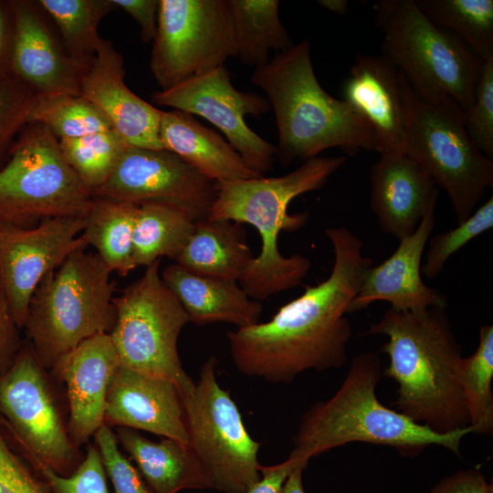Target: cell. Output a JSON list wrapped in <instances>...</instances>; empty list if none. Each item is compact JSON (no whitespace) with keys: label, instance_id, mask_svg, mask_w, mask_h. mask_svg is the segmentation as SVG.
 Returning a JSON list of instances; mask_svg holds the SVG:
<instances>
[{"label":"cell","instance_id":"7c38bea8","mask_svg":"<svg viewBox=\"0 0 493 493\" xmlns=\"http://www.w3.org/2000/svg\"><path fill=\"white\" fill-rule=\"evenodd\" d=\"M236 58L228 0H160L150 68L161 89Z\"/></svg>","mask_w":493,"mask_h":493},{"label":"cell","instance_id":"ac0fdd59","mask_svg":"<svg viewBox=\"0 0 493 493\" xmlns=\"http://www.w3.org/2000/svg\"><path fill=\"white\" fill-rule=\"evenodd\" d=\"M124 61L112 42L101 37L80 79V96L94 104L130 145L161 150L163 110L131 91L124 82Z\"/></svg>","mask_w":493,"mask_h":493},{"label":"cell","instance_id":"9c48e42d","mask_svg":"<svg viewBox=\"0 0 493 493\" xmlns=\"http://www.w3.org/2000/svg\"><path fill=\"white\" fill-rule=\"evenodd\" d=\"M92 200L58 139L41 124L26 125L0 170V222L31 227L48 218L85 217Z\"/></svg>","mask_w":493,"mask_h":493},{"label":"cell","instance_id":"5bb4252c","mask_svg":"<svg viewBox=\"0 0 493 493\" xmlns=\"http://www.w3.org/2000/svg\"><path fill=\"white\" fill-rule=\"evenodd\" d=\"M152 101L205 119L226 136L251 171L263 175L271 170L276 146L253 131L245 120L246 115L258 118L267 113L270 105L265 97L236 89L225 66L155 91Z\"/></svg>","mask_w":493,"mask_h":493},{"label":"cell","instance_id":"6da1fadb","mask_svg":"<svg viewBox=\"0 0 493 493\" xmlns=\"http://www.w3.org/2000/svg\"><path fill=\"white\" fill-rule=\"evenodd\" d=\"M334 260L330 276L307 286L266 322L226 333L229 351L242 374L289 383L308 370L340 368L347 361L352 327L348 309L372 266L363 243L346 227L325 230Z\"/></svg>","mask_w":493,"mask_h":493},{"label":"cell","instance_id":"277c9868","mask_svg":"<svg viewBox=\"0 0 493 493\" xmlns=\"http://www.w3.org/2000/svg\"><path fill=\"white\" fill-rule=\"evenodd\" d=\"M273 110L281 166L308 160L338 147L349 156L374 151L369 122L344 100L328 94L318 81L307 39L255 68L251 76Z\"/></svg>","mask_w":493,"mask_h":493},{"label":"cell","instance_id":"7a4b0ae2","mask_svg":"<svg viewBox=\"0 0 493 493\" xmlns=\"http://www.w3.org/2000/svg\"><path fill=\"white\" fill-rule=\"evenodd\" d=\"M365 334L388 339L379 351L389 357L383 375L398 385L394 410L441 434L470 426L457 379L462 347L446 309H389Z\"/></svg>","mask_w":493,"mask_h":493},{"label":"cell","instance_id":"d4e9b609","mask_svg":"<svg viewBox=\"0 0 493 493\" xmlns=\"http://www.w3.org/2000/svg\"><path fill=\"white\" fill-rule=\"evenodd\" d=\"M159 135L164 150L215 183L263 176L251 171L227 141L189 113L163 111Z\"/></svg>","mask_w":493,"mask_h":493},{"label":"cell","instance_id":"ffe728a7","mask_svg":"<svg viewBox=\"0 0 493 493\" xmlns=\"http://www.w3.org/2000/svg\"><path fill=\"white\" fill-rule=\"evenodd\" d=\"M121 361L109 333L80 342L51 368L65 383L69 406L68 430L78 447L104 425L108 390Z\"/></svg>","mask_w":493,"mask_h":493},{"label":"cell","instance_id":"d6a6232c","mask_svg":"<svg viewBox=\"0 0 493 493\" xmlns=\"http://www.w3.org/2000/svg\"><path fill=\"white\" fill-rule=\"evenodd\" d=\"M457 379L468 412L472 433L490 435L493 432V326L479 329L477 350L462 357Z\"/></svg>","mask_w":493,"mask_h":493},{"label":"cell","instance_id":"8992f818","mask_svg":"<svg viewBox=\"0 0 493 493\" xmlns=\"http://www.w3.org/2000/svg\"><path fill=\"white\" fill-rule=\"evenodd\" d=\"M110 273L96 253L82 246L42 278L23 329L45 369L83 341L111 331L116 311Z\"/></svg>","mask_w":493,"mask_h":493},{"label":"cell","instance_id":"44dd1931","mask_svg":"<svg viewBox=\"0 0 493 493\" xmlns=\"http://www.w3.org/2000/svg\"><path fill=\"white\" fill-rule=\"evenodd\" d=\"M147 431L188 446L183 395L172 382L121 363L110 382L104 423Z\"/></svg>","mask_w":493,"mask_h":493},{"label":"cell","instance_id":"f1b7e54d","mask_svg":"<svg viewBox=\"0 0 493 493\" xmlns=\"http://www.w3.org/2000/svg\"><path fill=\"white\" fill-rule=\"evenodd\" d=\"M236 58L247 66L268 62L270 51L279 53L293 46L282 25L278 0H228Z\"/></svg>","mask_w":493,"mask_h":493},{"label":"cell","instance_id":"4fadbf2b","mask_svg":"<svg viewBox=\"0 0 493 493\" xmlns=\"http://www.w3.org/2000/svg\"><path fill=\"white\" fill-rule=\"evenodd\" d=\"M45 370L31 348L23 346L13 365L0 377V425L13 435L30 463L68 476L82 460Z\"/></svg>","mask_w":493,"mask_h":493},{"label":"cell","instance_id":"484cf974","mask_svg":"<svg viewBox=\"0 0 493 493\" xmlns=\"http://www.w3.org/2000/svg\"><path fill=\"white\" fill-rule=\"evenodd\" d=\"M117 440L131 456L153 493L213 489L210 477L189 446L163 437L147 439L137 430L118 427Z\"/></svg>","mask_w":493,"mask_h":493},{"label":"cell","instance_id":"7bdbcfd3","mask_svg":"<svg viewBox=\"0 0 493 493\" xmlns=\"http://www.w3.org/2000/svg\"><path fill=\"white\" fill-rule=\"evenodd\" d=\"M430 493H493V485L479 469L470 468L444 477Z\"/></svg>","mask_w":493,"mask_h":493},{"label":"cell","instance_id":"f546056e","mask_svg":"<svg viewBox=\"0 0 493 493\" xmlns=\"http://www.w3.org/2000/svg\"><path fill=\"white\" fill-rule=\"evenodd\" d=\"M195 221L181 209L161 203L138 205L132 234L135 267L162 257L175 259L193 233Z\"/></svg>","mask_w":493,"mask_h":493},{"label":"cell","instance_id":"8d00e7d4","mask_svg":"<svg viewBox=\"0 0 493 493\" xmlns=\"http://www.w3.org/2000/svg\"><path fill=\"white\" fill-rule=\"evenodd\" d=\"M465 129L476 147L493 157V56L483 59L472 104L462 112Z\"/></svg>","mask_w":493,"mask_h":493},{"label":"cell","instance_id":"7402d4cb","mask_svg":"<svg viewBox=\"0 0 493 493\" xmlns=\"http://www.w3.org/2000/svg\"><path fill=\"white\" fill-rule=\"evenodd\" d=\"M343 100L371 125L379 154L404 152L405 113L401 72L384 57L358 54Z\"/></svg>","mask_w":493,"mask_h":493},{"label":"cell","instance_id":"b9f144b4","mask_svg":"<svg viewBox=\"0 0 493 493\" xmlns=\"http://www.w3.org/2000/svg\"><path fill=\"white\" fill-rule=\"evenodd\" d=\"M20 330L0 284V377L13 365L23 347Z\"/></svg>","mask_w":493,"mask_h":493},{"label":"cell","instance_id":"e0dca14e","mask_svg":"<svg viewBox=\"0 0 493 493\" xmlns=\"http://www.w3.org/2000/svg\"><path fill=\"white\" fill-rule=\"evenodd\" d=\"M10 71L39 95H80L82 71L70 60L37 1H10Z\"/></svg>","mask_w":493,"mask_h":493},{"label":"cell","instance_id":"ab89813d","mask_svg":"<svg viewBox=\"0 0 493 493\" xmlns=\"http://www.w3.org/2000/svg\"><path fill=\"white\" fill-rule=\"evenodd\" d=\"M94 436L114 493H153L139 470L121 452L116 435L106 424L98 429Z\"/></svg>","mask_w":493,"mask_h":493},{"label":"cell","instance_id":"f35d334b","mask_svg":"<svg viewBox=\"0 0 493 493\" xmlns=\"http://www.w3.org/2000/svg\"><path fill=\"white\" fill-rule=\"evenodd\" d=\"M42 477L51 493H110L100 455L89 446L77 469L68 476L57 474L47 466L30 463Z\"/></svg>","mask_w":493,"mask_h":493},{"label":"cell","instance_id":"5b68a950","mask_svg":"<svg viewBox=\"0 0 493 493\" xmlns=\"http://www.w3.org/2000/svg\"><path fill=\"white\" fill-rule=\"evenodd\" d=\"M383 376L377 353L353 357L335 393L315 403L302 416L289 456L309 460L332 448L361 442L391 446L403 455H417L439 446L461 457V441L471 426L441 434L416 423L377 398Z\"/></svg>","mask_w":493,"mask_h":493},{"label":"cell","instance_id":"cb8c5ba5","mask_svg":"<svg viewBox=\"0 0 493 493\" xmlns=\"http://www.w3.org/2000/svg\"><path fill=\"white\" fill-rule=\"evenodd\" d=\"M162 279L175 295L190 322H226L244 328L259 322L260 301L250 299L238 281L194 274L176 263L165 267Z\"/></svg>","mask_w":493,"mask_h":493},{"label":"cell","instance_id":"c3c4849f","mask_svg":"<svg viewBox=\"0 0 493 493\" xmlns=\"http://www.w3.org/2000/svg\"><path fill=\"white\" fill-rule=\"evenodd\" d=\"M318 3L323 8L339 15L345 14L349 6L346 0H320Z\"/></svg>","mask_w":493,"mask_h":493},{"label":"cell","instance_id":"e575fe53","mask_svg":"<svg viewBox=\"0 0 493 493\" xmlns=\"http://www.w3.org/2000/svg\"><path fill=\"white\" fill-rule=\"evenodd\" d=\"M28 123L47 127L58 140L112 130L105 115L80 95H39Z\"/></svg>","mask_w":493,"mask_h":493},{"label":"cell","instance_id":"9a60e30c","mask_svg":"<svg viewBox=\"0 0 493 493\" xmlns=\"http://www.w3.org/2000/svg\"><path fill=\"white\" fill-rule=\"evenodd\" d=\"M92 196L138 205L166 204L197 222L208 217L216 187L215 182L167 150L129 145L110 178Z\"/></svg>","mask_w":493,"mask_h":493},{"label":"cell","instance_id":"836d02e7","mask_svg":"<svg viewBox=\"0 0 493 493\" xmlns=\"http://www.w3.org/2000/svg\"><path fill=\"white\" fill-rule=\"evenodd\" d=\"M68 164L91 192L111 175L130 145L115 130L58 140Z\"/></svg>","mask_w":493,"mask_h":493},{"label":"cell","instance_id":"4dcf8cb0","mask_svg":"<svg viewBox=\"0 0 493 493\" xmlns=\"http://www.w3.org/2000/svg\"><path fill=\"white\" fill-rule=\"evenodd\" d=\"M44 12L56 24L65 52L82 71L92 61L101 37L98 27L110 11L112 0H39Z\"/></svg>","mask_w":493,"mask_h":493},{"label":"cell","instance_id":"3957f363","mask_svg":"<svg viewBox=\"0 0 493 493\" xmlns=\"http://www.w3.org/2000/svg\"><path fill=\"white\" fill-rule=\"evenodd\" d=\"M346 161V156H316L282 176L215 183L216 196L208 217L248 224L261 239L259 254L238 281L250 299L260 301L291 289L307 276L311 267L308 257H285L278 249L279 233L298 231L309 218L308 212L288 214V205L295 197L323 187Z\"/></svg>","mask_w":493,"mask_h":493},{"label":"cell","instance_id":"30bf717a","mask_svg":"<svg viewBox=\"0 0 493 493\" xmlns=\"http://www.w3.org/2000/svg\"><path fill=\"white\" fill-rule=\"evenodd\" d=\"M160 260L113 298L116 319L109 334L122 365L172 382L184 396L195 386L177 349L180 333L190 320L162 279Z\"/></svg>","mask_w":493,"mask_h":493},{"label":"cell","instance_id":"ba28073f","mask_svg":"<svg viewBox=\"0 0 493 493\" xmlns=\"http://www.w3.org/2000/svg\"><path fill=\"white\" fill-rule=\"evenodd\" d=\"M402 84L404 153L446 192L460 224L492 187L493 162L471 141L463 123V110L455 100L418 93L403 74Z\"/></svg>","mask_w":493,"mask_h":493},{"label":"cell","instance_id":"d590c367","mask_svg":"<svg viewBox=\"0 0 493 493\" xmlns=\"http://www.w3.org/2000/svg\"><path fill=\"white\" fill-rule=\"evenodd\" d=\"M493 226V196L457 226L433 236L421 272L426 278L437 277L451 256L469 241Z\"/></svg>","mask_w":493,"mask_h":493},{"label":"cell","instance_id":"74e56055","mask_svg":"<svg viewBox=\"0 0 493 493\" xmlns=\"http://www.w3.org/2000/svg\"><path fill=\"white\" fill-rule=\"evenodd\" d=\"M38 97L11 72L0 75V153L11 148L15 136L28 124Z\"/></svg>","mask_w":493,"mask_h":493},{"label":"cell","instance_id":"83f0119b","mask_svg":"<svg viewBox=\"0 0 493 493\" xmlns=\"http://www.w3.org/2000/svg\"><path fill=\"white\" fill-rule=\"evenodd\" d=\"M137 210L138 205L93 197L80 235L111 272L123 277L136 268L132 234Z\"/></svg>","mask_w":493,"mask_h":493},{"label":"cell","instance_id":"ee69618b","mask_svg":"<svg viewBox=\"0 0 493 493\" xmlns=\"http://www.w3.org/2000/svg\"><path fill=\"white\" fill-rule=\"evenodd\" d=\"M130 15L140 26V37L145 43L152 41L156 28L160 0H112Z\"/></svg>","mask_w":493,"mask_h":493},{"label":"cell","instance_id":"681fc988","mask_svg":"<svg viewBox=\"0 0 493 493\" xmlns=\"http://www.w3.org/2000/svg\"><path fill=\"white\" fill-rule=\"evenodd\" d=\"M5 226H6V225H4V224H2V223L0 222V236H1V234L3 233V231H4L5 227Z\"/></svg>","mask_w":493,"mask_h":493},{"label":"cell","instance_id":"2e32d148","mask_svg":"<svg viewBox=\"0 0 493 493\" xmlns=\"http://www.w3.org/2000/svg\"><path fill=\"white\" fill-rule=\"evenodd\" d=\"M85 217H54L31 227L5 226L0 236V284L14 318L24 328L31 298L42 278L75 249Z\"/></svg>","mask_w":493,"mask_h":493},{"label":"cell","instance_id":"d6986e66","mask_svg":"<svg viewBox=\"0 0 493 493\" xmlns=\"http://www.w3.org/2000/svg\"><path fill=\"white\" fill-rule=\"evenodd\" d=\"M436 204L431 205L415 231L400 239L393 253L367 271L348 313L360 311L375 301H387L392 309L419 313L431 308L446 309V297L425 285L421 276L425 247L433 232Z\"/></svg>","mask_w":493,"mask_h":493},{"label":"cell","instance_id":"60d3db41","mask_svg":"<svg viewBox=\"0 0 493 493\" xmlns=\"http://www.w3.org/2000/svg\"><path fill=\"white\" fill-rule=\"evenodd\" d=\"M0 493H51L12 449L1 425Z\"/></svg>","mask_w":493,"mask_h":493},{"label":"cell","instance_id":"f6af8a7d","mask_svg":"<svg viewBox=\"0 0 493 493\" xmlns=\"http://www.w3.org/2000/svg\"><path fill=\"white\" fill-rule=\"evenodd\" d=\"M308 460L288 456L287 460L277 465H260V478L246 493H282L290 473L299 465H308Z\"/></svg>","mask_w":493,"mask_h":493},{"label":"cell","instance_id":"603a6c76","mask_svg":"<svg viewBox=\"0 0 493 493\" xmlns=\"http://www.w3.org/2000/svg\"><path fill=\"white\" fill-rule=\"evenodd\" d=\"M371 209L383 232L399 240L413 234L439 188L406 153L380 154L370 172Z\"/></svg>","mask_w":493,"mask_h":493},{"label":"cell","instance_id":"4316f807","mask_svg":"<svg viewBox=\"0 0 493 493\" xmlns=\"http://www.w3.org/2000/svg\"><path fill=\"white\" fill-rule=\"evenodd\" d=\"M254 257L241 224L207 217L195 222L174 261L194 274L239 281Z\"/></svg>","mask_w":493,"mask_h":493},{"label":"cell","instance_id":"bcb514c9","mask_svg":"<svg viewBox=\"0 0 493 493\" xmlns=\"http://www.w3.org/2000/svg\"><path fill=\"white\" fill-rule=\"evenodd\" d=\"M13 16L10 2L0 1V75L9 73L13 43Z\"/></svg>","mask_w":493,"mask_h":493},{"label":"cell","instance_id":"1f68e13d","mask_svg":"<svg viewBox=\"0 0 493 493\" xmlns=\"http://www.w3.org/2000/svg\"><path fill=\"white\" fill-rule=\"evenodd\" d=\"M437 26L460 37L481 58L493 56L492 0H414Z\"/></svg>","mask_w":493,"mask_h":493},{"label":"cell","instance_id":"8fae6325","mask_svg":"<svg viewBox=\"0 0 493 493\" xmlns=\"http://www.w3.org/2000/svg\"><path fill=\"white\" fill-rule=\"evenodd\" d=\"M217 360L201 366L194 390L183 396L188 446L208 474L213 489L246 493L260 478L261 444L247 432L228 391L216 378Z\"/></svg>","mask_w":493,"mask_h":493},{"label":"cell","instance_id":"52a82bcc","mask_svg":"<svg viewBox=\"0 0 493 493\" xmlns=\"http://www.w3.org/2000/svg\"><path fill=\"white\" fill-rule=\"evenodd\" d=\"M382 52L418 93L448 96L462 110L473 102L483 58L460 37L435 25L414 0L375 4Z\"/></svg>","mask_w":493,"mask_h":493},{"label":"cell","instance_id":"7dc6e473","mask_svg":"<svg viewBox=\"0 0 493 493\" xmlns=\"http://www.w3.org/2000/svg\"><path fill=\"white\" fill-rule=\"evenodd\" d=\"M306 464L298 466L287 478L282 493H305L302 485V472Z\"/></svg>","mask_w":493,"mask_h":493}]
</instances>
